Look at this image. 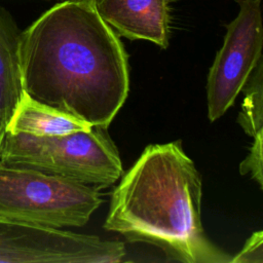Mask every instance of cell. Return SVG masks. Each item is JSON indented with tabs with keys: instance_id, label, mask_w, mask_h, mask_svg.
<instances>
[{
	"instance_id": "obj_2",
	"label": "cell",
	"mask_w": 263,
	"mask_h": 263,
	"mask_svg": "<svg viewBox=\"0 0 263 263\" xmlns=\"http://www.w3.org/2000/svg\"><path fill=\"white\" fill-rule=\"evenodd\" d=\"M201 197L200 175L181 142L149 145L113 189L104 228L155 246L170 260L229 263L205 234Z\"/></svg>"
},
{
	"instance_id": "obj_9",
	"label": "cell",
	"mask_w": 263,
	"mask_h": 263,
	"mask_svg": "<svg viewBox=\"0 0 263 263\" xmlns=\"http://www.w3.org/2000/svg\"><path fill=\"white\" fill-rule=\"evenodd\" d=\"M21 33L12 15L0 5V118L5 130L24 92L20 65Z\"/></svg>"
},
{
	"instance_id": "obj_14",
	"label": "cell",
	"mask_w": 263,
	"mask_h": 263,
	"mask_svg": "<svg viewBox=\"0 0 263 263\" xmlns=\"http://www.w3.org/2000/svg\"><path fill=\"white\" fill-rule=\"evenodd\" d=\"M75 1H84V2H90V3L96 2V0H75Z\"/></svg>"
},
{
	"instance_id": "obj_5",
	"label": "cell",
	"mask_w": 263,
	"mask_h": 263,
	"mask_svg": "<svg viewBox=\"0 0 263 263\" xmlns=\"http://www.w3.org/2000/svg\"><path fill=\"white\" fill-rule=\"evenodd\" d=\"M125 254L119 240L0 216V263H117Z\"/></svg>"
},
{
	"instance_id": "obj_11",
	"label": "cell",
	"mask_w": 263,
	"mask_h": 263,
	"mask_svg": "<svg viewBox=\"0 0 263 263\" xmlns=\"http://www.w3.org/2000/svg\"><path fill=\"white\" fill-rule=\"evenodd\" d=\"M253 145L250 149L247 157L241 161L239 165V173L241 175H250L262 188L263 177H262V142H263V130L256 134L254 137Z\"/></svg>"
},
{
	"instance_id": "obj_6",
	"label": "cell",
	"mask_w": 263,
	"mask_h": 263,
	"mask_svg": "<svg viewBox=\"0 0 263 263\" xmlns=\"http://www.w3.org/2000/svg\"><path fill=\"white\" fill-rule=\"evenodd\" d=\"M262 0H236L238 12L226 25L224 41L206 79L208 117L215 121L233 105L251 72L263 60Z\"/></svg>"
},
{
	"instance_id": "obj_7",
	"label": "cell",
	"mask_w": 263,
	"mask_h": 263,
	"mask_svg": "<svg viewBox=\"0 0 263 263\" xmlns=\"http://www.w3.org/2000/svg\"><path fill=\"white\" fill-rule=\"evenodd\" d=\"M172 0H96L102 20L118 36L146 40L165 49L171 34Z\"/></svg>"
},
{
	"instance_id": "obj_15",
	"label": "cell",
	"mask_w": 263,
	"mask_h": 263,
	"mask_svg": "<svg viewBox=\"0 0 263 263\" xmlns=\"http://www.w3.org/2000/svg\"><path fill=\"white\" fill-rule=\"evenodd\" d=\"M60 1H62V0H60Z\"/></svg>"
},
{
	"instance_id": "obj_12",
	"label": "cell",
	"mask_w": 263,
	"mask_h": 263,
	"mask_svg": "<svg viewBox=\"0 0 263 263\" xmlns=\"http://www.w3.org/2000/svg\"><path fill=\"white\" fill-rule=\"evenodd\" d=\"M231 263H263V232H254L246 241L245 246L234 257Z\"/></svg>"
},
{
	"instance_id": "obj_4",
	"label": "cell",
	"mask_w": 263,
	"mask_h": 263,
	"mask_svg": "<svg viewBox=\"0 0 263 263\" xmlns=\"http://www.w3.org/2000/svg\"><path fill=\"white\" fill-rule=\"evenodd\" d=\"M103 203L92 186L0 161V216L48 227H81Z\"/></svg>"
},
{
	"instance_id": "obj_10",
	"label": "cell",
	"mask_w": 263,
	"mask_h": 263,
	"mask_svg": "<svg viewBox=\"0 0 263 263\" xmlns=\"http://www.w3.org/2000/svg\"><path fill=\"white\" fill-rule=\"evenodd\" d=\"M245 99L238 115V123L250 137L263 130V60L248 77L242 89Z\"/></svg>"
},
{
	"instance_id": "obj_8",
	"label": "cell",
	"mask_w": 263,
	"mask_h": 263,
	"mask_svg": "<svg viewBox=\"0 0 263 263\" xmlns=\"http://www.w3.org/2000/svg\"><path fill=\"white\" fill-rule=\"evenodd\" d=\"M91 127L82 120L34 100L24 91L6 124V133L52 137L89 130Z\"/></svg>"
},
{
	"instance_id": "obj_1",
	"label": "cell",
	"mask_w": 263,
	"mask_h": 263,
	"mask_svg": "<svg viewBox=\"0 0 263 263\" xmlns=\"http://www.w3.org/2000/svg\"><path fill=\"white\" fill-rule=\"evenodd\" d=\"M127 58L90 2L59 1L21 33L24 91L92 126L107 128L124 104Z\"/></svg>"
},
{
	"instance_id": "obj_3",
	"label": "cell",
	"mask_w": 263,
	"mask_h": 263,
	"mask_svg": "<svg viewBox=\"0 0 263 263\" xmlns=\"http://www.w3.org/2000/svg\"><path fill=\"white\" fill-rule=\"evenodd\" d=\"M0 161L98 189L111 186L123 173L116 146L100 126L52 137L5 133Z\"/></svg>"
},
{
	"instance_id": "obj_13",
	"label": "cell",
	"mask_w": 263,
	"mask_h": 263,
	"mask_svg": "<svg viewBox=\"0 0 263 263\" xmlns=\"http://www.w3.org/2000/svg\"><path fill=\"white\" fill-rule=\"evenodd\" d=\"M5 133H6V130H5V125H4L3 121H2L1 118H0V148H1V144H2L3 138H4V136H5Z\"/></svg>"
}]
</instances>
